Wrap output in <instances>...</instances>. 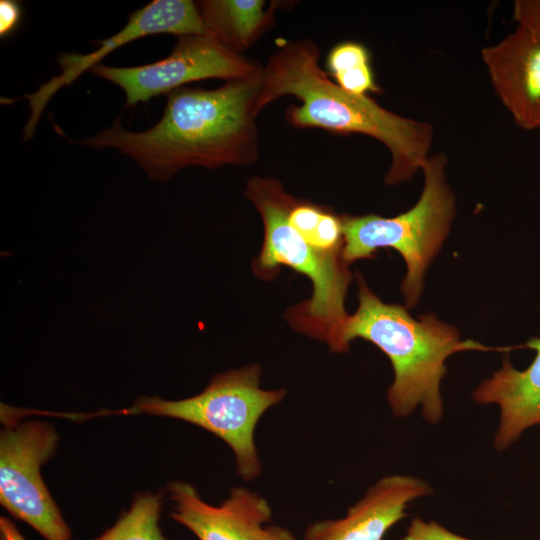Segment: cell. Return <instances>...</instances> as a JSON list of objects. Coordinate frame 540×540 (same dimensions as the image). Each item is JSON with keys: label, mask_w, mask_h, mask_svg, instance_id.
Here are the masks:
<instances>
[{"label": "cell", "mask_w": 540, "mask_h": 540, "mask_svg": "<svg viewBox=\"0 0 540 540\" xmlns=\"http://www.w3.org/2000/svg\"><path fill=\"white\" fill-rule=\"evenodd\" d=\"M320 49L309 39L283 41L263 66L259 107L291 95L285 117L295 128H320L337 134H363L384 144L391 164L388 185L410 180L429 158L434 139L428 122L398 115L369 95L343 90L320 67Z\"/></svg>", "instance_id": "obj_2"}, {"label": "cell", "mask_w": 540, "mask_h": 540, "mask_svg": "<svg viewBox=\"0 0 540 540\" xmlns=\"http://www.w3.org/2000/svg\"><path fill=\"white\" fill-rule=\"evenodd\" d=\"M58 436L47 423L7 424L0 434V503L45 540H72L69 526L40 474Z\"/></svg>", "instance_id": "obj_7"}, {"label": "cell", "mask_w": 540, "mask_h": 540, "mask_svg": "<svg viewBox=\"0 0 540 540\" xmlns=\"http://www.w3.org/2000/svg\"><path fill=\"white\" fill-rule=\"evenodd\" d=\"M261 68L257 61L229 50L210 34H204L178 36L172 52L154 63L133 67L98 63L89 72L118 85L125 92V106L133 108L191 82L228 81L249 76Z\"/></svg>", "instance_id": "obj_8"}, {"label": "cell", "mask_w": 540, "mask_h": 540, "mask_svg": "<svg viewBox=\"0 0 540 540\" xmlns=\"http://www.w3.org/2000/svg\"><path fill=\"white\" fill-rule=\"evenodd\" d=\"M245 197L258 210L264 225V243L256 260L267 273L285 265L311 280V298L295 308L290 320L297 330L326 342L336 352L341 330L349 315L345 296L352 275L340 253H324L311 246L290 224L298 201L275 178L254 176L245 186Z\"/></svg>", "instance_id": "obj_4"}, {"label": "cell", "mask_w": 540, "mask_h": 540, "mask_svg": "<svg viewBox=\"0 0 540 540\" xmlns=\"http://www.w3.org/2000/svg\"><path fill=\"white\" fill-rule=\"evenodd\" d=\"M263 66L216 89L181 87L166 94L161 119L142 132L117 118L79 143L113 148L132 158L152 179L165 181L188 166L250 165L260 156L256 118Z\"/></svg>", "instance_id": "obj_1"}, {"label": "cell", "mask_w": 540, "mask_h": 540, "mask_svg": "<svg viewBox=\"0 0 540 540\" xmlns=\"http://www.w3.org/2000/svg\"><path fill=\"white\" fill-rule=\"evenodd\" d=\"M169 33L182 35L209 34L206 30L196 2L190 0H154L131 13L127 24L115 35L99 41V48L88 54L62 53L58 58L61 73L42 84L26 98L31 114L24 126V140H29L36 130L41 114L54 94L64 86L72 84L84 71H89L113 50L136 39Z\"/></svg>", "instance_id": "obj_9"}, {"label": "cell", "mask_w": 540, "mask_h": 540, "mask_svg": "<svg viewBox=\"0 0 540 540\" xmlns=\"http://www.w3.org/2000/svg\"><path fill=\"white\" fill-rule=\"evenodd\" d=\"M446 166L445 154L429 156L422 167L421 196L404 213L391 218L375 214L341 217L342 258L347 264L372 258L379 248H393L402 255L407 273L401 289L408 308L417 304L427 267L439 252L455 217V196L447 182Z\"/></svg>", "instance_id": "obj_5"}, {"label": "cell", "mask_w": 540, "mask_h": 540, "mask_svg": "<svg viewBox=\"0 0 540 540\" xmlns=\"http://www.w3.org/2000/svg\"><path fill=\"white\" fill-rule=\"evenodd\" d=\"M22 18V9L18 1H0V36L6 38L19 26Z\"/></svg>", "instance_id": "obj_22"}, {"label": "cell", "mask_w": 540, "mask_h": 540, "mask_svg": "<svg viewBox=\"0 0 540 540\" xmlns=\"http://www.w3.org/2000/svg\"><path fill=\"white\" fill-rule=\"evenodd\" d=\"M402 540H469L459 536L435 521L414 518Z\"/></svg>", "instance_id": "obj_20"}, {"label": "cell", "mask_w": 540, "mask_h": 540, "mask_svg": "<svg viewBox=\"0 0 540 540\" xmlns=\"http://www.w3.org/2000/svg\"><path fill=\"white\" fill-rule=\"evenodd\" d=\"M481 58L495 94L524 130L540 129V32L518 25Z\"/></svg>", "instance_id": "obj_11"}, {"label": "cell", "mask_w": 540, "mask_h": 540, "mask_svg": "<svg viewBox=\"0 0 540 540\" xmlns=\"http://www.w3.org/2000/svg\"><path fill=\"white\" fill-rule=\"evenodd\" d=\"M431 492L429 484L417 477H383L348 509L345 517L308 526L304 540H383L386 532L406 516L408 504Z\"/></svg>", "instance_id": "obj_12"}, {"label": "cell", "mask_w": 540, "mask_h": 540, "mask_svg": "<svg viewBox=\"0 0 540 540\" xmlns=\"http://www.w3.org/2000/svg\"><path fill=\"white\" fill-rule=\"evenodd\" d=\"M261 368L257 364L234 369L212 378L199 394L181 399L164 400L142 397L134 406L121 411L100 414H140L182 420L222 439L233 451L237 473L246 481L261 473L255 445V429L259 419L279 404L286 391L262 389Z\"/></svg>", "instance_id": "obj_6"}, {"label": "cell", "mask_w": 540, "mask_h": 540, "mask_svg": "<svg viewBox=\"0 0 540 540\" xmlns=\"http://www.w3.org/2000/svg\"><path fill=\"white\" fill-rule=\"evenodd\" d=\"M367 64H370L369 51L363 44L356 42H343L334 46L327 57V67L332 76Z\"/></svg>", "instance_id": "obj_17"}, {"label": "cell", "mask_w": 540, "mask_h": 540, "mask_svg": "<svg viewBox=\"0 0 540 540\" xmlns=\"http://www.w3.org/2000/svg\"><path fill=\"white\" fill-rule=\"evenodd\" d=\"M161 508L159 494H140L112 527L93 540H166L159 527Z\"/></svg>", "instance_id": "obj_15"}, {"label": "cell", "mask_w": 540, "mask_h": 540, "mask_svg": "<svg viewBox=\"0 0 540 540\" xmlns=\"http://www.w3.org/2000/svg\"><path fill=\"white\" fill-rule=\"evenodd\" d=\"M171 517L199 540H297L285 527L267 524L272 510L267 500L244 487L232 488L219 506L203 501L194 486L182 481L168 485Z\"/></svg>", "instance_id": "obj_10"}, {"label": "cell", "mask_w": 540, "mask_h": 540, "mask_svg": "<svg viewBox=\"0 0 540 540\" xmlns=\"http://www.w3.org/2000/svg\"><path fill=\"white\" fill-rule=\"evenodd\" d=\"M358 301L356 312L349 315L341 330L336 352L348 351L352 340L362 338L387 355L394 370L387 399L396 417H407L420 406L428 423H439L443 416L440 383L447 371L446 359L465 350L513 349L462 341L454 326L441 322L431 313L415 319L405 307L384 303L360 275Z\"/></svg>", "instance_id": "obj_3"}, {"label": "cell", "mask_w": 540, "mask_h": 540, "mask_svg": "<svg viewBox=\"0 0 540 540\" xmlns=\"http://www.w3.org/2000/svg\"><path fill=\"white\" fill-rule=\"evenodd\" d=\"M317 205L297 201L289 215L291 226L308 242L313 236L323 214Z\"/></svg>", "instance_id": "obj_19"}, {"label": "cell", "mask_w": 540, "mask_h": 540, "mask_svg": "<svg viewBox=\"0 0 540 540\" xmlns=\"http://www.w3.org/2000/svg\"><path fill=\"white\" fill-rule=\"evenodd\" d=\"M335 82L345 91L355 95H368L379 93L370 64L342 71L333 76Z\"/></svg>", "instance_id": "obj_18"}, {"label": "cell", "mask_w": 540, "mask_h": 540, "mask_svg": "<svg viewBox=\"0 0 540 540\" xmlns=\"http://www.w3.org/2000/svg\"><path fill=\"white\" fill-rule=\"evenodd\" d=\"M513 19L518 25L540 32V0H516Z\"/></svg>", "instance_id": "obj_21"}, {"label": "cell", "mask_w": 540, "mask_h": 540, "mask_svg": "<svg viewBox=\"0 0 540 540\" xmlns=\"http://www.w3.org/2000/svg\"><path fill=\"white\" fill-rule=\"evenodd\" d=\"M208 33L229 50L251 48L275 21L276 4L263 0H203L196 2Z\"/></svg>", "instance_id": "obj_14"}, {"label": "cell", "mask_w": 540, "mask_h": 540, "mask_svg": "<svg viewBox=\"0 0 540 540\" xmlns=\"http://www.w3.org/2000/svg\"><path fill=\"white\" fill-rule=\"evenodd\" d=\"M0 532L2 540H25L15 524L6 517H0Z\"/></svg>", "instance_id": "obj_23"}, {"label": "cell", "mask_w": 540, "mask_h": 540, "mask_svg": "<svg viewBox=\"0 0 540 540\" xmlns=\"http://www.w3.org/2000/svg\"><path fill=\"white\" fill-rule=\"evenodd\" d=\"M308 243L324 253L342 252L344 244L342 219L324 211Z\"/></svg>", "instance_id": "obj_16"}, {"label": "cell", "mask_w": 540, "mask_h": 540, "mask_svg": "<svg viewBox=\"0 0 540 540\" xmlns=\"http://www.w3.org/2000/svg\"><path fill=\"white\" fill-rule=\"evenodd\" d=\"M516 348L536 351L530 366L519 371L506 356L501 368L472 392L477 403H495L500 407V422L494 437L498 451L506 450L526 429L540 424V338H532Z\"/></svg>", "instance_id": "obj_13"}]
</instances>
